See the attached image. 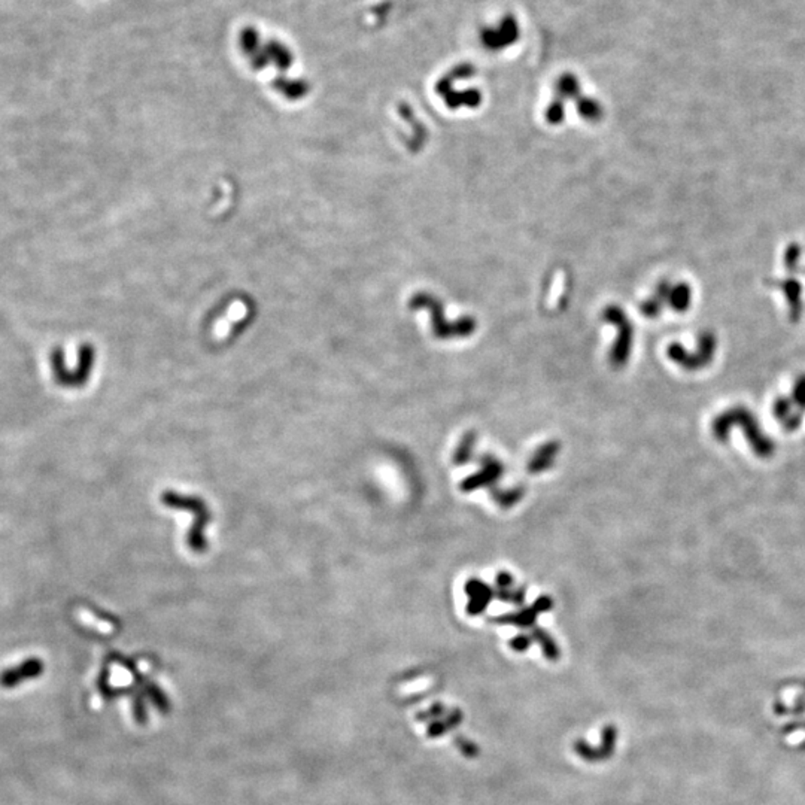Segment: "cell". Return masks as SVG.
<instances>
[{
    "label": "cell",
    "mask_w": 805,
    "mask_h": 805,
    "mask_svg": "<svg viewBox=\"0 0 805 805\" xmlns=\"http://www.w3.org/2000/svg\"><path fill=\"white\" fill-rule=\"evenodd\" d=\"M503 474V466L499 459L492 457H486L484 461V467L479 470L477 474L470 476L469 479L462 482V491H474L477 488H482L489 485L494 481H499V477Z\"/></svg>",
    "instance_id": "obj_7"
},
{
    "label": "cell",
    "mask_w": 805,
    "mask_h": 805,
    "mask_svg": "<svg viewBox=\"0 0 805 805\" xmlns=\"http://www.w3.org/2000/svg\"><path fill=\"white\" fill-rule=\"evenodd\" d=\"M473 446H474V436H467L464 439L461 447L458 449V452L455 455V462L464 464L469 461V457L473 454Z\"/></svg>",
    "instance_id": "obj_15"
},
{
    "label": "cell",
    "mask_w": 805,
    "mask_h": 805,
    "mask_svg": "<svg viewBox=\"0 0 805 805\" xmlns=\"http://www.w3.org/2000/svg\"><path fill=\"white\" fill-rule=\"evenodd\" d=\"M42 671H43V662L38 658H28L23 661V663L17 665V667L8 668L0 674V685L11 689L23 683L24 680L39 677Z\"/></svg>",
    "instance_id": "obj_5"
},
{
    "label": "cell",
    "mask_w": 805,
    "mask_h": 805,
    "mask_svg": "<svg viewBox=\"0 0 805 805\" xmlns=\"http://www.w3.org/2000/svg\"><path fill=\"white\" fill-rule=\"evenodd\" d=\"M616 740H617V731H616V727L612 726V725H607V726L602 730V734H601V746L598 747L601 759H609V757L614 753Z\"/></svg>",
    "instance_id": "obj_12"
},
{
    "label": "cell",
    "mask_w": 805,
    "mask_h": 805,
    "mask_svg": "<svg viewBox=\"0 0 805 805\" xmlns=\"http://www.w3.org/2000/svg\"><path fill=\"white\" fill-rule=\"evenodd\" d=\"M558 449H560L558 444H555V443H549L543 447H540L528 464L530 473H540L541 470L549 469L553 464V458L556 457Z\"/></svg>",
    "instance_id": "obj_10"
},
{
    "label": "cell",
    "mask_w": 805,
    "mask_h": 805,
    "mask_svg": "<svg viewBox=\"0 0 805 805\" xmlns=\"http://www.w3.org/2000/svg\"><path fill=\"white\" fill-rule=\"evenodd\" d=\"M575 752L586 762L601 761L599 750L597 747H592L590 742L585 741V740H579V741L575 742Z\"/></svg>",
    "instance_id": "obj_14"
},
{
    "label": "cell",
    "mask_w": 805,
    "mask_h": 805,
    "mask_svg": "<svg viewBox=\"0 0 805 805\" xmlns=\"http://www.w3.org/2000/svg\"><path fill=\"white\" fill-rule=\"evenodd\" d=\"M461 720H462V713H461L459 710H454V711H451V713H449V715L446 716V719H444L443 722L446 723L447 730L451 731V730H454V727H457L458 725H461Z\"/></svg>",
    "instance_id": "obj_19"
},
{
    "label": "cell",
    "mask_w": 805,
    "mask_h": 805,
    "mask_svg": "<svg viewBox=\"0 0 805 805\" xmlns=\"http://www.w3.org/2000/svg\"><path fill=\"white\" fill-rule=\"evenodd\" d=\"M409 307L412 311H425L430 314L431 321V331L439 340H451V338H466L474 334L477 329V321L473 316H462L457 321H447L444 318L443 303L439 297L432 296L428 291H421L415 294L410 299Z\"/></svg>",
    "instance_id": "obj_1"
},
{
    "label": "cell",
    "mask_w": 805,
    "mask_h": 805,
    "mask_svg": "<svg viewBox=\"0 0 805 805\" xmlns=\"http://www.w3.org/2000/svg\"><path fill=\"white\" fill-rule=\"evenodd\" d=\"M575 105L579 115L586 121L598 122L604 118V106L594 97L583 96V92L575 100Z\"/></svg>",
    "instance_id": "obj_9"
},
{
    "label": "cell",
    "mask_w": 805,
    "mask_h": 805,
    "mask_svg": "<svg viewBox=\"0 0 805 805\" xmlns=\"http://www.w3.org/2000/svg\"><path fill=\"white\" fill-rule=\"evenodd\" d=\"M476 75V66L471 63H459L454 66L447 73H444L442 78L436 82V92L443 99L444 105L449 110H461V107H474L481 106L482 103V92L477 88H466V90H457L454 87L458 81H466L473 78Z\"/></svg>",
    "instance_id": "obj_2"
},
{
    "label": "cell",
    "mask_w": 805,
    "mask_h": 805,
    "mask_svg": "<svg viewBox=\"0 0 805 805\" xmlns=\"http://www.w3.org/2000/svg\"><path fill=\"white\" fill-rule=\"evenodd\" d=\"M531 644H533V639L526 636H518L512 640V643H510V646H512L516 652H525Z\"/></svg>",
    "instance_id": "obj_18"
},
{
    "label": "cell",
    "mask_w": 805,
    "mask_h": 805,
    "mask_svg": "<svg viewBox=\"0 0 805 805\" xmlns=\"http://www.w3.org/2000/svg\"><path fill=\"white\" fill-rule=\"evenodd\" d=\"M457 745H458V749H459L464 755H466L467 757H474V756L477 755V752H479L474 742H471V741H469V740L459 738V740H457Z\"/></svg>",
    "instance_id": "obj_17"
},
{
    "label": "cell",
    "mask_w": 805,
    "mask_h": 805,
    "mask_svg": "<svg viewBox=\"0 0 805 805\" xmlns=\"http://www.w3.org/2000/svg\"><path fill=\"white\" fill-rule=\"evenodd\" d=\"M466 592L469 595L467 612L470 616H479L482 612H485L494 597L491 587L477 579L469 580L466 586Z\"/></svg>",
    "instance_id": "obj_8"
},
{
    "label": "cell",
    "mask_w": 805,
    "mask_h": 805,
    "mask_svg": "<svg viewBox=\"0 0 805 805\" xmlns=\"http://www.w3.org/2000/svg\"><path fill=\"white\" fill-rule=\"evenodd\" d=\"M691 292L686 285H676L670 289V306L676 311H685L688 309Z\"/></svg>",
    "instance_id": "obj_13"
},
{
    "label": "cell",
    "mask_w": 805,
    "mask_h": 805,
    "mask_svg": "<svg viewBox=\"0 0 805 805\" xmlns=\"http://www.w3.org/2000/svg\"><path fill=\"white\" fill-rule=\"evenodd\" d=\"M446 731H449L446 723H444L443 720H439V719L432 720V722L430 723V726H428V735H430L431 738H439V737H442Z\"/></svg>",
    "instance_id": "obj_16"
},
{
    "label": "cell",
    "mask_w": 805,
    "mask_h": 805,
    "mask_svg": "<svg viewBox=\"0 0 805 805\" xmlns=\"http://www.w3.org/2000/svg\"><path fill=\"white\" fill-rule=\"evenodd\" d=\"M602 319L609 322V324H612L613 327L617 330L616 340H614L613 348L610 351V364L614 368H621L627 364L629 355H631L632 338H634L632 324L629 322L628 316L625 315V312L619 306H607L606 309H604Z\"/></svg>",
    "instance_id": "obj_3"
},
{
    "label": "cell",
    "mask_w": 805,
    "mask_h": 805,
    "mask_svg": "<svg viewBox=\"0 0 805 805\" xmlns=\"http://www.w3.org/2000/svg\"><path fill=\"white\" fill-rule=\"evenodd\" d=\"M533 641H537L541 647V652L545 654V656L550 661H556L560 658V647L556 644V641L549 636L548 632L541 631L538 628H534L533 631V636H531Z\"/></svg>",
    "instance_id": "obj_11"
},
{
    "label": "cell",
    "mask_w": 805,
    "mask_h": 805,
    "mask_svg": "<svg viewBox=\"0 0 805 805\" xmlns=\"http://www.w3.org/2000/svg\"><path fill=\"white\" fill-rule=\"evenodd\" d=\"M550 609H552V601L546 597H541L534 602L533 607L525 609V610L515 613V614L499 617V619H495V622L512 624V625H516V627H521V628H530V627H534L535 619L540 613H545Z\"/></svg>",
    "instance_id": "obj_6"
},
{
    "label": "cell",
    "mask_w": 805,
    "mask_h": 805,
    "mask_svg": "<svg viewBox=\"0 0 805 805\" xmlns=\"http://www.w3.org/2000/svg\"><path fill=\"white\" fill-rule=\"evenodd\" d=\"M521 38V26L513 14H506L497 26L484 27L479 39L488 51H501L515 45Z\"/></svg>",
    "instance_id": "obj_4"
}]
</instances>
